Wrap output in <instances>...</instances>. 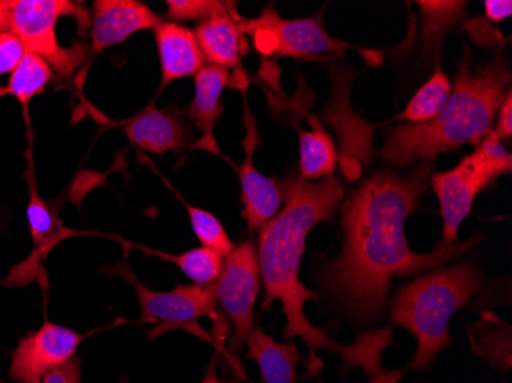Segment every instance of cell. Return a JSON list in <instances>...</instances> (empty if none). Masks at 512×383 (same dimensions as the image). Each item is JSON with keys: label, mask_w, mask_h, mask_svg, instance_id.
I'll use <instances>...</instances> for the list:
<instances>
[{"label": "cell", "mask_w": 512, "mask_h": 383, "mask_svg": "<svg viewBox=\"0 0 512 383\" xmlns=\"http://www.w3.org/2000/svg\"><path fill=\"white\" fill-rule=\"evenodd\" d=\"M431 175L433 163H421L408 175L378 172L345 200L342 252L325 264L321 282L356 321L373 322L382 315L391 279L437 269L479 243L480 235H474L465 243H440L425 255L408 247L405 223L427 194Z\"/></svg>", "instance_id": "cell-1"}, {"label": "cell", "mask_w": 512, "mask_h": 383, "mask_svg": "<svg viewBox=\"0 0 512 383\" xmlns=\"http://www.w3.org/2000/svg\"><path fill=\"white\" fill-rule=\"evenodd\" d=\"M279 184L283 189V209L258 230L256 252L266 290L263 308H269L275 301L283 304L287 319L284 338H301L306 342L316 370L321 368L316 353L327 350L341 356L347 368H362L370 377L376 376L382 371V353L393 342L390 327L362 334L355 344L341 345L327 336L329 328L313 327L304 311L307 302L321 299L299 281L307 236L313 227L335 217L344 198L341 181L333 175L319 181L290 175Z\"/></svg>", "instance_id": "cell-2"}, {"label": "cell", "mask_w": 512, "mask_h": 383, "mask_svg": "<svg viewBox=\"0 0 512 383\" xmlns=\"http://www.w3.org/2000/svg\"><path fill=\"white\" fill-rule=\"evenodd\" d=\"M511 92V68L502 54L471 66L465 50L447 106L431 122L396 126L387 132L381 155L387 163L404 167L433 163L437 155L465 145H479L493 131L500 106Z\"/></svg>", "instance_id": "cell-3"}, {"label": "cell", "mask_w": 512, "mask_h": 383, "mask_svg": "<svg viewBox=\"0 0 512 383\" xmlns=\"http://www.w3.org/2000/svg\"><path fill=\"white\" fill-rule=\"evenodd\" d=\"M482 284L483 275L476 262L467 261L437 267L394 295L391 322L410 331L417 341L410 370H427L440 351L454 344L448 331L451 318L470 302Z\"/></svg>", "instance_id": "cell-4"}, {"label": "cell", "mask_w": 512, "mask_h": 383, "mask_svg": "<svg viewBox=\"0 0 512 383\" xmlns=\"http://www.w3.org/2000/svg\"><path fill=\"white\" fill-rule=\"evenodd\" d=\"M62 17L77 20L80 31L91 30V14L80 2L71 0H11L10 33L27 53L42 57L63 79H71L86 62L88 46L83 43L63 48L57 39V23Z\"/></svg>", "instance_id": "cell-5"}, {"label": "cell", "mask_w": 512, "mask_h": 383, "mask_svg": "<svg viewBox=\"0 0 512 383\" xmlns=\"http://www.w3.org/2000/svg\"><path fill=\"white\" fill-rule=\"evenodd\" d=\"M511 169V154L491 131L453 171L431 175L430 184L439 200L444 223L442 243H457L460 226L470 215L479 192L493 186L502 175L511 174Z\"/></svg>", "instance_id": "cell-6"}, {"label": "cell", "mask_w": 512, "mask_h": 383, "mask_svg": "<svg viewBox=\"0 0 512 383\" xmlns=\"http://www.w3.org/2000/svg\"><path fill=\"white\" fill-rule=\"evenodd\" d=\"M244 33L255 40L256 50L266 56L292 59L339 57L355 46L335 39L325 31L321 19H281L269 5L258 19H244Z\"/></svg>", "instance_id": "cell-7"}, {"label": "cell", "mask_w": 512, "mask_h": 383, "mask_svg": "<svg viewBox=\"0 0 512 383\" xmlns=\"http://www.w3.org/2000/svg\"><path fill=\"white\" fill-rule=\"evenodd\" d=\"M260 290L258 252L253 241L249 239L224 258L223 270L215 281L218 305H221V310L232 327V338L227 345L232 353H240L255 328L253 311Z\"/></svg>", "instance_id": "cell-8"}, {"label": "cell", "mask_w": 512, "mask_h": 383, "mask_svg": "<svg viewBox=\"0 0 512 383\" xmlns=\"http://www.w3.org/2000/svg\"><path fill=\"white\" fill-rule=\"evenodd\" d=\"M111 272L122 276L134 287L142 311L140 322L161 325L152 334L163 333L169 328L195 325L201 318L212 319L217 328H220L218 322H223L218 311L215 282L211 285L194 284L189 287L177 285V289L172 292H154L138 281L125 264L114 267Z\"/></svg>", "instance_id": "cell-9"}, {"label": "cell", "mask_w": 512, "mask_h": 383, "mask_svg": "<svg viewBox=\"0 0 512 383\" xmlns=\"http://www.w3.org/2000/svg\"><path fill=\"white\" fill-rule=\"evenodd\" d=\"M355 71L350 68H333V92L325 108V122L335 126L341 137V160L350 180H355L364 171L375 155L373 129L350 106V88L355 80Z\"/></svg>", "instance_id": "cell-10"}, {"label": "cell", "mask_w": 512, "mask_h": 383, "mask_svg": "<svg viewBox=\"0 0 512 383\" xmlns=\"http://www.w3.org/2000/svg\"><path fill=\"white\" fill-rule=\"evenodd\" d=\"M85 334L45 321L36 333L20 339L11 353L8 377L14 383H40L50 371L76 357Z\"/></svg>", "instance_id": "cell-11"}, {"label": "cell", "mask_w": 512, "mask_h": 383, "mask_svg": "<svg viewBox=\"0 0 512 383\" xmlns=\"http://www.w3.org/2000/svg\"><path fill=\"white\" fill-rule=\"evenodd\" d=\"M244 123H246V137H244V160L238 174L241 183V201H243V218L250 232H258L264 224L269 223L278 215L283 206V189L279 181L264 177L256 171L253 164V152L260 145V135L256 131L252 112L249 106L244 105Z\"/></svg>", "instance_id": "cell-12"}, {"label": "cell", "mask_w": 512, "mask_h": 383, "mask_svg": "<svg viewBox=\"0 0 512 383\" xmlns=\"http://www.w3.org/2000/svg\"><path fill=\"white\" fill-rule=\"evenodd\" d=\"M191 120L188 117V109L174 108H149L142 114L123 123V131L131 141V145L151 152L155 155H163L166 152L186 151L194 138Z\"/></svg>", "instance_id": "cell-13"}, {"label": "cell", "mask_w": 512, "mask_h": 383, "mask_svg": "<svg viewBox=\"0 0 512 383\" xmlns=\"http://www.w3.org/2000/svg\"><path fill=\"white\" fill-rule=\"evenodd\" d=\"M163 22L148 5L137 0H96L92 4V57L126 42L132 34L154 30Z\"/></svg>", "instance_id": "cell-14"}, {"label": "cell", "mask_w": 512, "mask_h": 383, "mask_svg": "<svg viewBox=\"0 0 512 383\" xmlns=\"http://www.w3.org/2000/svg\"><path fill=\"white\" fill-rule=\"evenodd\" d=\"M243 23L244 17L238 10L215 14L211 19L198 23L195 37L209 65L240 69L241 59L249 51Z\"/></svg>", "instance_id": "cell-15"}, {"label": "cell", "mask_w": 512, "mask_h": 383, "mask_svg": "<svg viewBox=\"0 0 512 383\" xmlns=\"http://www.w3.org/2000/svg\"><path fill=\"white\" fill-rule=\"evenodd\" d=\"M229 82V69L215 65H204L195 76V95L188 109V117L200 129L201 137L192 145V149L223 155L215 141L214 131L223 114L221 97Z\"/></svg>", "instance_id": "cell-16"}, {"label": "cell", "mask_w": 512, "mask_h": 383, "mask_svg": "<svg viewBox=\"0 0 512 383\" xmlns=\"http://www.w3.org/2000/svg\"><path fill=\"white\" fill-rule=\"evenodd\" d=\"M154 34L161 63L160 89L184 77L197 76L206 60L191 28L163 20Z\"/></svg>", "instance_id": "cell-17"}, {"label": "cell", "mask_w": 512, "mask_h": 383, "mask_svg": "<svg viewBox=\"0 0 512 383\" xmlns=\"http://www.w3.org/2000/svg\"><path fill=\"white\" fill-rule=\"evenodd\" d=\"M246 344L247 359L260 367L263 383H298L296 365L301 356L295 342L278 344L261 328H253Z\"/></svg>", "instance_id": "cell-18"}, {"label": "cell", "mask_w": 512, "mask_h": 383, "mask_svg": "<svg viewBox=\"0 0 512 383\" xmlns=\"http://www.w3.org/2000/svg\"><path fill=\"white\" fill-rule=\"evenodd\" d=\"M27 213L31 236H33L34 253L19 269H22V273H27L25 276H31V273L36 270V264L39 266L40 259L45 258L60 241L76 235V232L63 226L56 213L42 200L33 183L30 184V203H28Z\"/></svg>", "instance_id": "cell-19"}, {"label": "cell", "mask_w": 512, "mask_h": 383, "mask_svg": "<svg viewBox=\"0 0 512 383\" xmlns=\"http://www.w3.org/2000/svg\"><path fill=\"white\" fill-rule=\"evenodd\" d=\"M422 17V60L425 63L439 60L440 48L445 37L459 25L468 10V2H417Z\"/></svg>", "instance_id": "cell-20"}, {"label": "cell", "mask_w": 512, "mask_h": 383, "mask_svg": "<svg viewBox=\"0 0 512 383\" xmlns=\"http://www.w3.org/2000/svg\"><path fill=\"white\" fill-rule=\"evenodd\" d=\"M313 128V131H299V177L306 181L332 177L338 161L332 135L316 123H313Z\"/></svg>", "instance_id": "cell-21"}, {"label": "cell", "mask_w": 512, "mask_h": 383, "mask_svg": "<svg viewBox=\"0 0 512 383\" xmlns=\"http://www.w3.org/2000/svg\"><path fill=\"white\" fill-rule=\"evenodd\" d=\"M451 94H453V85H451L450 77L444 73L442 66L437 65L430 80L413 95L407 108L394 120H398V122L401 120L408 125H422V123L431 122L447 106Z\"/></svg>", "instance_id": "cell-22"}, {"label": "cell", "mask_w": 512, "mask_h": 383, "mask_svg": "<svg viewBox=\"0 0 512 383\" xmlns=\"http://www.w3.org/2000/svg\"><path fill=\"white\" fill-rule=\"evenodd\" d=\"M53 76V68L42 57L27 53L10 74L8 85L0 88V97L13 95L23 109H28L31 100L45 91Z\"/></svg>", "instance_id": "cell-23"}, {"label": "cell", "mask_w": 512, "mask_h": 383, "mask_svg": "<svg viewBox=\"0 0 512 383\" xmlns=\"http://www.w3.org/2000/svg\"><path fill=\"white\" fill-rule=\"evenodd\" d=\"M143 250L165 259V261L174 262L175 266L197 285L214 284L223 270V256L207 247H197V249L188 250L181 255H169V253L157 252L152 249Z\"/></svg>", "instance_id": "cell-24"}, {"label": "cell", "mask_w": 512, "mask_h": 383, "mask_svg": "<svg viewBox=\"0 0 512 383\" xmlns=\"http://www.w3.org/2000/svg\"><path fill=\"white\" fill-rule=\"evenodd\" d=\"M471 334L474 351L488 357L490 362H499L500 365L511 367V361L503 356V351L511 356V330L505 322L499 321L493 313L485 315L482 322L468 328Z\"/></svg>", "instance_id": "cell-25"}, {"label": "cell", "mask_w": 512, "mask_h": 383, "mask_svg": "<svg viewBox=\"0 0 512 383\" xmlns=\"http://www.w3.org/2000/svg\"><path fill=\"white\" fill-rule=\"evenodd\" d=\"M183 206L188 209L189 220H191L192 230H194L197 238L200 239L201 247L214 250L218 255L229 256L234 252L235 244L230 241L226 229L223 224L214 217L211 212L207 210L198 209V207L191 206L188 201L180 197Z\"/></svg>", "instance_id": "cell-26"}, {"label": "cell", "mask_w": 512, "mask_h": 383, "mask_svg": "<svg viewBox=\"0 0 512 383\" xmlns=\"http://www.w3.org/2000/svg\"><path fill=\"white\" fill-rule=\"evenodd\" d=\"M168 11L166 17L171 22L181 20H203L211 19L215 14L229 13L238 10L237 2H221V0H168Z\"/></svg>", "instance_id": "cell-27"}, {"label": "cell", "mask_w": 512, "mask_h": 383, "mask_svg": "<svg viewBox=\"0 0 512 383\" xmlns=\"http://www.w3.org/2000/svg\"><path fill=\"white\" fill-rule=\"evenodd\" d=\"M25 54V46L13 33H0V76L13 73Z\"/></svg>", "instance_id": "cell-28"}, {"label": "cell", "mask_w": 512, "mask_h": 383, "mask_svg": "<svg viewBox=\"0 0 512 383\" xmlns=\"http://www.w3.org/2000/svg\"><path fill=\"white\" fill-rule=\"evenodd\" d=\"M82 379V362L77 357L50 371L40 383H79Z\"/></svg>", "instance_id": "cell-29"}, {"label": "cell", "mask_w": 512, "mask_h": 383, "mask_svg": "<svg viewBox=\"0 0 512 383\" xmlns=\"http://www.w3.org/2000/svg\"><path fill=\"white\" fill-rule=\"evenodd\" d=\"M496 118L497 125L493 131L494 135L500 141L509 140L512 137V92H508V95H506Z\"/></svg>", "instance_id": "cell-30"}, {"label": "cell", "mask_w": 512, "mask_h": 383, "mask_svg": "<svg viewBox=\"0 0 512 383\" xmlns=\"http://www.w3.org/2000/svg\"><path fill=\"white\" fill-rule=\"evenodd\" d=\"M512 14L511 0H486L485 16L490 22L500 23Z\"/></svg>", "instance_id": "cell-31"}, {"label": "cell", "mask_w": 512, "mask_h": 383, "mask_svg": "<svg viewBox=\"0 0 512 383\" xmlns=\"http://www.w3.org/2000/svg\"><path fill=\"white\" fill-rule=\"evenodd\" d=\"M11 0H0V33H10Z\"/></svg>", "instance_id": "cell-32"}, {"label": "cell", "mask_w": 512, "mask_h": 383, "mask_svg": "<svg viewBox=\"0 0 512 383\" xmlns=\"http://www.w3.org/2000/svg\"><path fill=\"white\" fill-rule=\"evenodd\" d=\"M401 371H381L371 377L370 383H401Z\"/></svg>", "instance_id": "cell-33"}, {"label": "cell", "mask_w": 512, "mask_h": 383, "mask_svg": "<svg viewBox=\"0 0 512 383\" xmlns=\"http://www.w3.org/2000/svg\"><path fill=\"white\" fill-rule=\"evenodd\" d=\"M200 383H238L237 380H229V382H223V380L218 379L217 373H215V359L207 368L206 376L201 380Z\"/></svg>", "instance_id": "cell-34"}]
</instances>
